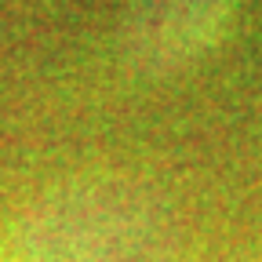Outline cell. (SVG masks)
<instances>
[{"instance_id":"obj_1","label":"cell","mask_w":262,"mask_h":262,"mask_svg":"<svg viewBox=\"0 0 262 262\" xmlns=\"http://www.w3.org/2000/svg\"><path fill=\"white\" fill-rule=\"evenodd\" d=\"M229 0H139L131 11V44L153 66L196 55L226 18Z\"/></svg>"}]
</instances>
